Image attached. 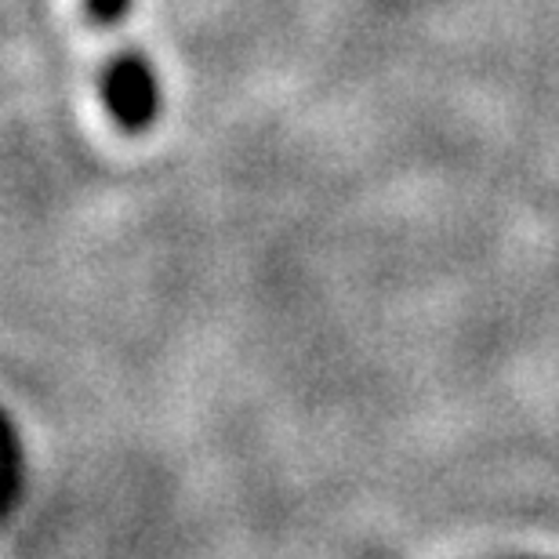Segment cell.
I'll return each mask as SVG.
<instances>
[{"label":"cell","instance_id":"cell-1","mask_svg":"<svg viewBox=\"0 0 559 559\" xmlns=\"http://www.w3.org/2000/svg\"><path fill=\"white\" fill-rule=\"evenodd\" d=\"M103 98L109 117L124 135H142L153 128L160 114V84H156L153 62L142 51H120L109 59L103 76Z\"/></svg>","mask_w":559,"mask_h":559},{"label":"cell","instance_id":"cell-2","mask_svg":"<svg viewBox=\"0 0 559 559\" xmlns=\"http://www.w3.org/2000/svg\"><path fill=\"white\" fill-rule=\"evenodd\" d=\"M84 11L98 29H114L128 19L131 0H84Z\"/></svg>","mask_w":559,"mask_h":559}]
</instances>
